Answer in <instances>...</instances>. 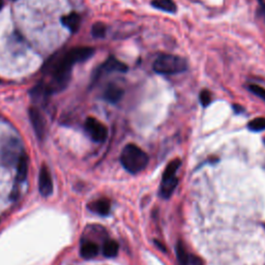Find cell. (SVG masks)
Returning a JSON list of instances; mask_svg holds the SVG:
<instances>
[{"mask_svg": "<svg viewBox=\"0 0 265 265\" xmlns=\"http://www.w3.org/2000/svg\"><path fill=\"white\" fill-rule=\"evenodd\" d=\"M120 162L124 169L136 174L145 169L148 164V156L135 144H127L121 153Z\"/></svg>", "mask_w": 265, "mask_h": 265, "instance_id": "1", "label": "cell"}, {"mask_svg": "<svg viewBox=\"0 0 265 265\" xmlns=\"http://www.w3.org/2000/svg\"><path fill=\"white\" fill-rule=\"evenodd\" d=\"M153 68L156 73L161 75H175L186 72L188 69V63L181 57L164 54L156 59Z\"/></svg>", "mask_w": 265, "mask_h": 265, "instance_id": "2", "label": "cell"}, {"mask_svg": "<svg viewBox=\"0 0 265 265\" xmlns=\"http://www.w3.org/2000/svg\"><path fill=\"white\" fill-rule=\"evenodd\" d=\"M94 53V50L92 48L89 47H78V48H74L70 51H68L66 53H64L62 55V59L63 61L72 66L78 63V62H83L87 59H89Z\"/></svg>", "mask_w": 265, "mask_h": 265, "instance_id": "3", "label": "cell"}, {"mask_svg": "<svg viewBox=\"0 0 265 265\" xmlns=\"http://www.w3.org/2000/svg\"><path fill=\"white\" fill-rule=\"evenodd\" d=\"M85 130L94 142H104L108 136L107 127L96 118L88 117L85 121Z\"/></svg>", "mask_w": 265, "mask_h": 265, "instance_id": "4", "label": "cell"}, {"mask_svg": "<svg viewBox=\"0 0 265 265\" xmlns=\"http://www.w3.org/2000/svg\"><path fill=\"white\" fill-rule=\"evenodd\" d=\"M114 72L125 73L127 72V65L119 61L118 59H116L115 57H110L96 70L94 79H98L99 77L105 74H110Z\"/></svg>", "mask_w": 265, "mask_h": 265, "instance_id": "5", "label": "cell"}, {"mask_svg": "<svg viewBox=\"0 0 265 265\" xmlns=\"http://www.w3.org/2000/svg\"><path fill=\"white\" fill-rule=\"evenodd\" d=\"M29 118L37 136L40 139H43L45 137V132H46V122L44 119V116L42 115L40 110L37 108H30Z\"/></svg>", "mask_w": 265, "mask_h": 265, "instance_id": "6", "label": "cell"}, {"mask_svg": "<svg viewBox=\"0 0 265 265\" xmlns=\"http://www.w3.org/2000/svg\"><path fill=\"white\" fill-rule=\"evenodd\" d=\"M39 189L41 195L44 197H48L52 194L53 192V182L51 175L46 166H43L40 171V177H39Z\"/></svg>", "mask_w": 265, "mask_h": 265, "instance_id": "7", "label": "cell"}, {"mask_svg": "<svg viewBox=\"0 0 265 265\" xmlns=\"http://www.w3.org/2000/svg\"><path fill=\"white\" fill-rule=\"evenodd\" d=\"M123 95V89L115 84H109L104 92V98L107 102L116 104L120 101V98Z\"/></svg>", "mask_w": 265, "mask_h": 265, "instance_id": "8", "label": "cell"}, {"mask_svg": "<svg viewBox=\"0 0 265 265\" xmlns=\"http://www.w3.org/2000/svg\"><path fill=\"white\" fill-rule=\"evenodd\" d=\"M61 22L66 28H69L71 31L75 32L80 27L81 18H80V16L78 14L71 13L70 15H66V16L62 17Z\"/></svg>", "mask_w": 265, "mask_h": 265, "instance_id": "9", "label": "cell"}, {"mask_svg": "<svg viewBox=\"0 0 265 265\" xmlns=\"http://www.w3.org/2000/svg\"><path fill=\"white\" fill-rule=\"evenodd\" d=\"M177 184H178V179L176 178V176L168 179H163L161 185V195L164 198H169L172 195L173 191L175 190Z\"/></svg>", "mask_w": 265, "mask_h": 265, "instance_id": "10", "label": "cell"}, {"mask_svg": "<svg viewBox=\"0 0 265 265\" xmlns=\"http://www.w3.org/2000/svg\"><path fill=\"white\" fill-rule=\"evenodd\" d=\"M98 253V246L92 241H86L81 245L80 255L84 259H91Z\"/></svg>", "mask_w": 265, "mask_h": 265, "instance_id": "11", "label": "cell"}, {"mask_svg": "<svg viewBox=\"0 0 265 265\" xmlns=\"http://www.w3.org/2000/svg\"><path fill=\"white\" fill-rule=\"evenodd\" d=\"M110 201L107 200V199H99V200H96L89 205L90 210L101 215H107L110 211Z\"/></svg>", "mask_w": 265, "mask_h": 265, "instance_id": "12", "label": "cell"}, {"mask_svg": "<svg viewBox=\"0 0 265 265\" xmlns=\"http://www.w3.org/2000/svg\"><path fill=\"white\" fill-rule=\"evenodd\" d=\"M28 172V159L25 155H21L18 160V168H17V181L22 182L26 179Z\"/></svg>", "mask_w": 265, "mask_h": 265, "instance_id": "13", "label": "cell"}, {"mask_svg": "<svg viewBox=\"0 0 265 265\" xmlns=\"http://www.w3.org/2000/svg\"><path fill=\"white\" fill-rule=\"evenodd\" d=\"M152 6L158 10L172 14L175 13L177 10L173 0H153Z\"/></svg>", "mask_w": 265, "mask_h": 265, "instance_id": "14", "label": "cell"}, {"mask_svg": "<svg viewBox=\"0 0 265 265\" xmlns=\"http://www.w3.org/2000/svg\"><path fill=\"white\" fill-rule=\"evenodd\" d=\"M118 248H119V245L117 242L114 240H107L103 246V253L108 258L115 257L118 254Z\"/></svg>", "mask_w": 265, "mask_h": 265, "instance_id": "15", "label": "cell"}, {"mask_svg": "<svg viewBox=\"0 0 265 265\" xmlns=\"http://www.w3.org/2000/svg\"><path fill=\"white\" fill-rule=\"evenodd\" d=\"M180 160H173L171 163H169V165L166 167L164 174H163V179H168V178H172L175 177L176 171L178 170V168L180 167Z\"/></svg>", "mask_w": 265, "mask_h": 265, "instance_id": "16", "label": "cell"}, {"mask_svg": "<svg viewBox=\"0 0 265 265\" xmlns=\"http://www.w3.org/2000/svg\"><path fill=\"white\" fill-rule=\"evenodd\" d=\"M176 256L177 260L181 265H188L189 264V256L187 253L186 247L181 241L176 244Z\"/></svg>", "mask_w": 265, "mask_h": 265, "instance_id": "17", "label": "cell"}, {"mask_svg": "<svg viewBox=\"0 0 265 265\" xmlns=\"http://www.w3.org/2000/svg\"><path fill=\"white\" fill-rule=\"evenodd\" d=\"M247 127L252 131H261L265 129V118L264 117H258L247 123Z\"/></svg>", "mask_w": 265, "mask_h": 265, "instance_id": "18", "label": "cell"}, {"mask_svg": "<svg viewBox=\"0 0 265 265\" xmlns=\"http://www.w3.org/2000/svg\"><path fill=\"white\" fill-rule=\"evenodd\" d=\"M106 31H107V27L104 23L101 22H97L92 26L91 29V33L94 38H104L106 36Z\"/></svg>", "mask_w": 265, "mask_h": 265, "instance_id": "19", "label": "cell"}, {"mask_svg": "<svg viewBox=\"0 0 265 265\" xmlns=\"http://www.w3.org/2000/svg\"><path fill=\"white\" fill-rule=\"evenodd\" d=\"M199 98H200V103L203 107H207L211 102V95L208 90H202L200 92V96H199Z\"/></svg>", "mask_w": 265, "mask_h": 265, "instance_id": "20", "label": "cell"}, {"mask_svg": "<svg viewBox=\"0 0 265 265\" xmlns=\"http://www.w3.org/2000/svg\"><path fill=\"white\" fill-rule=\"evenodd\" d=\"M248 89H250L257 96L262 98L263 101L265 102V89L263 87H260L258 85H250V86H248Z\"/></svg>", "mask_w": 265, "mask_h": 265, "instance_id": "21", "label": "cell"}, {"mask_svg": "<svg viewBox=\"0 0 265 265\" xmlns=\"http://www.w3.org/2000/svg\"><path fill=\"white\" fill-rule=\"evenodd\" d=\"M260 15H261L262 18L264 19V21H265V9H262V8H261V10H260Z\"/></svg>", "mask_w": 265, "mask_h": 265, "instance_id": "22", "label": "cell"}, {"mask_svg": "<svg viewBox=\"0 0 265 265\" xmlns=\"http://www.w3.org/2000/svg\"><path fill=\"white\" fill-rule=\"evenodd\" d=\"M262 9H265V0H258Z\"/></svg>", "mask_w": 265, "mask_h": 265, "instance_id": "23", "label": "cell"}, {"mask_svg": "<svg viewBox=\"0 0 265 265\" xmlns=\"http://www.w3.org/2000/svg\"><path fill=\"white\" fill-rule=\"evenodd\" d=\"M3 7H4V0H0V10L3 9Z\"/></svg>", "mask_w": 265, "mask_h": 265, "instance_id": "24", "label": "cell"}, {"mask_svg": "<svg viewBox=\"0 0 265 265\" xmlns=\"http://www.w3.org/2000/svg\"><path fill=\"white\" fill-rule=\"evenodd\" d=\"M264 142H265V139H264Z\"/></svg>", "mask_w": 265, "mask_h": 265, "instance_id": "25", "label": "cell"}]
</instances>
